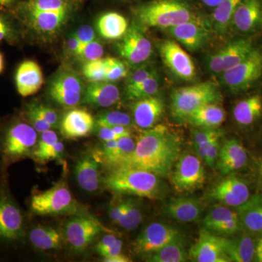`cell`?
Listing matches in <instances>:
<instances>
[{
	"mask_svg": "<svg viewBox=\"0 0 262 262\" xmlns=\"http://www.w3.org/2000/svg\"><path fill=\"white\" fill-rule=\"evenodd\" d=\"M181 138L164 125H156L139 134L135 149L113 169H139L160 177L171 173L182 151Z\"/></svg>",
	"mask_w": 262,
	"mask_h": 262,
	"instance_id": "cell-1",
	"label": "cell"
},
{
	"mask_svg": "<svg viewBox=\"0 0 262 262\" xmlns=\"http://www.w3.org/2000/svg\"><path fill=\"white\" fill-rule=\"evenodd\" d=\"M160 178L155 173L139 169H113L103 184L108 190L117 194L157 200L163 198L166 191Z\"/></svg>",
	"mask_w": 262,
	"mask_h": 262,
	"instance_id": "cell-2",
	"label": "cell"
},
{
	"mask_svg": "<svg viewBox=\"0 0 262 262\" xmlns=\"http://www.w3.org/2000/svg\"><path fill=\"white\" fill-rule=\"evenodd\" d=\"M134 15L144 27L166 29L198 18L184 0H153L137 7Z\"/></svg>",
	"mask_w": 262,
	"mask_h": 262,
	"instance_id": "cell-3",
	"label": "cell"
},
{
	"mask_svg": "<svg viewBox=\"0 0 262 262\" xmlns=\"http://www.w3.org/2000/svg\"><path fill=\"white\" fill-rule=\"evenodd\" d=\"M37 141V130L29 122H11L0 136V155L3 163L10 165L32 156Z\"/></svg>",
	"mask_w": 262,
	"mask_h": 262,
	"instance_id": "cell-4",
	"label": "cell"
},
{
	"mask_svg": "<svg viewBox=\"0 0 262 262\" xmlns=\"http://www.w3.org/2000/svg\"><path fill=\"white\" fill-rule=\"evenodd\" d=\"M170 100L172 115L178 120H185L203 105L220 102L222 94L213 82L207 81L174 90Z\"/></svg>",
	"mask_w": 262,
	"mask_h": 262,
	"instance_id": "cell-5",
	"label": "cell"
},
{
	"mask_svg": "<svg viewBox=\"0 0 262 262\" xmlns=\"http://www.w3.org/2000/svg\"><path fill=\"white\" fill-rule=\"evenodd\" d=\"M30 209L38 215H72L83 212L65 182L58 183L46 191H34Z\"/></svg>",
	"mask_w": 262,
	"mask_h": 262,
	"instance_id": "cell-6",
	"label": "cell"
},
{
	"mask_svg": "<svg viewBox=\"0 0 262 262\" xmlns=\"http://www.w3.org/2000/svg\"><path fill=\"white\" fill-rule=\"evenodd\" d=\"M103 232L114 233L96 217L82 212L71 215L66 222L63 236L66 242L75 252L82 253L87 250L98 234Z\"/></svg>",
	"mask_w": 262,
	"mask_h": 262,
	"instance_id": "cell-7",
	"label": "cell"
},
{
	"mask_svg": "<svg viewBox=\"0 0 262 262\" xmlns=\"http://www.w3.org/2000/svg\"><path fill=\"white\" fill-rule=\"evenodd\" d=\"M222 75V82L232 93L247 91L262 75V49L255 48L246 59Z\"/></svg>",
	"mask_w": 262,
	"mask_h": 262,
	"instance_id": "cell-8",
	"label": "cell"
},
{
	"mask_svg": "<svg viewBox=\"0 0 262 262\" xmlns=\"http://www.w3.org/2000/svg\"><path fill=\"white\" fill-rule=\"evenodd\" d=\"M198 155L184 152L179 155L171 173V182L178 192H192L203 187L206 172Z\"/></svg>",
	"mask_w": 262,
	"mask_h": 262,
	"instance_id": "cell-9",
	"label": "cell"
},
{
	"mask_svg": "<svg viewBox=\"0 0 262 262\" xmlns=\"http://www.w3.org/2000/svg\"><path fill=\"white\" fill-rule=\"evenodd\" d=\"M84 84L74 71L63 70L54 77L48 88V95L54 102L65 108H73L82 101Z\"/></svg>",
	"mask_w": 262,
	"mask_h": 262,
	"instance_id": "cell-10",
	"label": "cell"
},
{
	"mask_svg": "<svg viewBox=\"0 0 262 262\" xmlns=\"http://www.w3.org/2000/svg\"><path fill=\"white\" fill-rule=\"evenodd\" d=\"M5 189H0V239L15 242L25 236L24 215L10 193Z\"/></svg>",
	"mask_w": 262,
	"mask_h": 262,
	"instance_id": "cell-11",
	"label": "cell"
},
{
	"mask_svg": "<svg viewBox=\"0 0 262 262\" xmlns=\"http://www.w3.org/2000/svg\"><path fill=\"white\" fill-rule=\"evenodd\" d=\"M181 232L175 227L162 222H153L143 229L133 244L136 254L148 256L158 251Z\"/></svg>",
	"mask_w": 262,
	"mask_h": 262,
	"instance_id": "cell-12",
	"label": "cell"
},
{
	"mask_svg": "<svg viewBox=\"0 0 262 262\" xmlns=\"http://www.w3.org/2000/svg\"><path fill=\"white\" fill-rule=\"evenodd\" d=\"M162 60L168 70L179 80H195V65L187 52L173 40H164L160 46Z\"/></svg>",
	"mask_w": 262,
	"mask_h": 262,
	"instance_id": "cell-13",
	"label": "cell"
},
{
	"mask_svg": "<svg viewBox=\"0 0 262 262\" xmlns=\"http://www.w3.org/2000/svg\"><path fill=\"white\" fill-rule=\"evenodd\" d=\"M188 256L196 262H230L225 252V237L215 235L206 228L200 231Z\"/></svg>",
	"mask_w": 262,
	"mask_h": 262,
	"instance_id": "cell-14",
	"label": "cell"
},
{
	"mask_svg": "<svg viewBox=\"0 0 262 262\" xmlns=\"http://www.w3.org/2000/svg\"><path fill=\"white\" fill-rule=\"evenodd\" d=\"M120 56L132 65H139L149 59L152 53V45L142 29L132 27L127 30L119 45Z\"/></svg>",
	"mask_w": 262,
	"mask_h": 262,
	"instance_id": "cell-15",
	"label": "cell"
},
{
	"mask_svg": "<svg viewBox=\"0 0 262 262\" xmlns=\"http://www.w3.org/2000/svg\"><path fill=\"white\" fill-rule=\"evenodd\" d=\"M203 224L204 228L221 235H235L245 231L237 211L222 204L211 208Z\"/></svg>",
	"mask_w": 262,
	"mask_h": 262,
	"instance_id": "cell-16",
	"label": "cell"
},
{
	"mask_svg": "<svg viewBox=\"0 0 262 262\" xmlns=\"http://www.w3.org/2000/svg\"><path fill=\"white\" fill-rule=\"evenodd\" d=\"M208 196L220 204L237 208L246 203L251 194L244 181L231 175L212 188Z\"/></svg>",
	"mask_w": 262,
	"mask_h": 262,
	"instance_id": "cell-17",
	"label": "cell"
},
{
	"mask_svg": "<svg viewBox=\"0 0 262 262\" xmlns=\"http://www.w3.org/2000/svg\"><path fill=\"white\" fill-rule=\"evenodd\" d=\"M101 164L95 151H86L76 162V181L85 192L94 193L99 190L103 182L100 170Z\"/></svg>",
	"mask_w": 262,
	"mask_h": 262,
	"instance_id": "cell-18",
	"label": "cell"
},
{
	"mask_svg": "<svg viewBox=\"0 0 262 262\" xmlns=\"http://www.w3.org/2000/svg\"><path fill=\"white\" fill-rule=\"evenodd\" d=\"M170 35L191 51L201 50L209 39V30L201 18L168 29Z\"/></svg>",
	"mask_w": 262,
	"mask_h": 262,
	"instance_id": "cell-19",
	"label": "cell"
},
{
	"mask_svg": "<svg viewBox=\"0 0 262 262\" xmlns=\"http://www.w3.org/2000/svg\"><path fill=\"white\" fill-rule=\"evenodd\" d=\"M232 24L244 34H253L262 28V0H241L234 12Z\"/></svg>",
	"mask_w": 262,
	"mask_h": 262,
	"instance_id": "cell-20",
	"label": "cell"
},
{
	"mask_svg": "<svg viewBox=\"0 0 262 262\" xmlns=\"http://www.w3.org/2000/svg\"><path fill=\"white\" fill-rule=\"evenodd\" d=\"M96 120L87 110L72 108L62 117L60 129L66 139H77L86 137L92 132Z\"/></svg>",
	"mask_w": 262,
	"mask_h": 262,
	"instance_id": "cell-21",
	"label": "cell"
},
{
	"mask_svg": "<svg viewBox=\"0 0 262 262\" xmlns=\"http://www.w3.org/2000/svg\"><path fill=\"white\" fill-rule=\"evenodd\" d=\"M248 154L243 144L237 139L225 141L220 146L215 167L223 175L237 171L246 166Z\"/></svg>",
	"mask_w": 262,
	"mask_h": 262,
	"instance_id": "cell-22",
	"label": "cell"
},
{
	"mask_svg": "<svg viewBox=\"0 0 262 262\" xmlns=\"http://www.w3.org/2000/svg\"><path fill=\"white\" fill-rule=\"evenodd\" d=\"M134 122L141 129L151 128L157 125L165 112L163 100L157 96L137 100L132 108Z\"/></svg>",
	"mask_w": 262,
	"mask_h": 262,
	"instance_id": "cell-23",
	"label": "cell"
},
{
	"mask_svg": "<svg viewBox=\"0 0 262 262\" xmlns=\"http://www.w3.org/2000/svg\"><path fill=\"white\" fill-rule=\"evenodd\" d=\"M15 79L17 91L22 97L35 94L44 83L42 69L37 62L31 60L18 66Z\"/></svg>",
	"mask_w": 262,
	"mask_h": 262,
	"instance_id": "cell-24",
	"label": "cell"
},
{
	"mask_svg": "<svg viewBox=\"0 0 262 262\" xmlns=\"http://www.w3.org/2000/svg\"><path fill=\"white\" fill-rule=\"evenodd\" d=\"M72 10H36L24 8L26 18L33 28L44 34H53L61 28Z\"/></svg>",
	"mask_w": 262,
	"mask_h": 262,
	"instance_id": "cell-25",
	"label": "cell"
},
{
	"mask_svg": "<svg viewBox=\"0 0 262 262\" xmlns=\"http://www.w3.org/2000/svg\"><path fill=\"white\" fill-rule=\"evenodd\" d=\"M164 212L170 218L182 223H189L199 220L203 215L201 202L192 196L172 198L164 207Z\"/></svg>",
	"mask_w": 262,
	"mask_h": 262,
	"instance_id": "cell-26",
	"label": "cell"
},
{
	"mask_svg": "<svg viewBox=\"0 0 262 262\" xmlns=\"http://www.w3.org/2000/svg\"><path fill=\"white\" fill-rule=\"evenodd\" d=\"M120 90L116 84L107 81L91 82L84 89L82 103L96 107H110L118 102Z\"/></svg>",
	"mask_w": 262,
	"mask_h": 262,
	"instance_id": "cell-27",
	"label": "cell"
},
{
	"mask_svg": "<svg viewBox=\"0 0 262 262\" xmlns=\"http://www.w3.org/2000/svg\"><path fill=\"white\" fill-rule=\"evenodd\" d=\"M136 145V141L132 136H126L117 140L104 141L102 146L94 151L101 164L113 168L134 151Z\"/></svg>",
	"mask_w": 262,
	"mask_h": 262,
	"instance_id": "cell-28",
	"label": "cell"
},
{
	"mask_svg": "<svg viewBox=\"0 0 262 262\" xmlns=\"http://www.w3.org/2000/svg\"><path fill=\"white\" fill-rule=\"evenodd\" d=\"M225 110L218 103L203 105L185 118L186 121L198 128H218L225 122Z\"/></svg>",
	"mask_w": 262,
	"mask_h": 262,
	"instance_id": "cell-29",
	"label": "cell"
},
{
	"mask_svg": "<svg viewBox=\"0 0 262 262\" xmlns=\"http://www.w3.org/2000/svg\"><path fill=\"white\" fill-rule=\"evenodd\" d=\"M236 211L244 230L251 233H262V194L250 196L242 206L236 208Z\"/></svg>",
	"mask_w": 262,
	"mask_h": 262,
	"instance_id": "cell-30",
	"label": "cell"
},
{
	"mask_svg": "<svg viewBox=\"0 0 262 262\" xmlns=\"http://www.w3.org/2000/svg\"><path fill=\"white\" fill-rule=\"evenodd\" d=\"M29 239L34 248L40 251H56L63 246L64 236L58 229L50 226L37 225L29 231Z\"/></svg>",
	"mask_w": 262,
	"mask_h": 262,
	"instance_id": "cell-31",
	"label": "cell"
},
{
	"mask_svg": "<svg viewBox=\"0 0 262 262\" xmlns=\"http://www.w3.org/2000/svg\"><path fill=\"white\" fill-rule=\"evenodd\" d=\"M256 244L251 236L241 234L233 238L225 237V252L230 261L250 262L253 261Z\"/></svg>",
	"mask_w": 262,
	"mask_h": 262,
	"instance_id": "cell-32",
	"label": "cell"
},
{
	"mask_svg": "<svg viewBox=\"0 0 262 262\" xmlns=\"http://www.w3.org/2000/svg\"><path fill=\"white\" fill-rule=\"evenodd\" d=\"M262 115V97L256 94L244 98L234 106V120L241 126H249Z\"/></svg>",
	"mask_w": 262,
	"mask_h": 262,
	"instance_id": "cell-33",
	"label": "cell"
},
{
	"mask_svg": "<svg viewBox=\"0 0 262 262\" xmlns=\"http://www.w3.org/2000/svg\"><path fill=\"white\" fill-rule=\"evenodd\" d=\"M254 49L253 41L248 38L235 39L221 48L224 72L244 61Z\"/></svg>",
	"mask_w": 262,
	"mask_h": 262,
	"instance_id": "cell-34",
	"label": "cell"
},
{
	"mask_svg": "<svg viewBox=\"0 0 262 262\" xmlns=\"http://www.w3.org/2000/svg\"><path fill=\"white\" fill-rule=\"evenodd\" d=\"M187 258L185 239L180 234L158 251L146 256L144 259L149 262H184Z\"/></svg>",
	"mask_w": 262,
	"mask_h": 262,
	"instance_id": "cell-35",
	"label": "cell"
},
{
	"mask_svg": "<svg viewBox=\"0 0 262 262\" xmlns=\"http://www.w3.org/2000/svg\"><path fill=\"white\" fill-rule=\"evenodd\" d=\"M96 25L101 37L106 39H122L128 30L127 19L116 12L101 15Z\"/></svg>",
	"mask_w": 262,
	"mask_h": 262,
	"instance_id": "cell-36",
	"label": "cell"
},
{
	"mask_svg": "<svg viewBox=\"0 0 262 262\" xmlns=\"http://www.w3.org/2000/svg\"><path fill=\"white\" fill-rule=\"evenodd\" d=\"M241 2V0H222L215 7L212 14V26L215 32L220 34L227 32Z\"/></svg>",
	"mask_w": 262,
	"mask_h": 262,
	"instance_id": "cell-37",
	"label": "cell"
},
{
	"mask_svg": "<svg viewBox=\"0 0 262 262\" xmlns=\"http://www.w3.org/2000/svg\"><path fill=\"white\" fill-rule=\"evenodd\" d=\"M160 89L159 77L158 74L151 76L149 79L134 86L125 87V96L132 101L155 96Z\"/></svg>",
	"mask_w": 262,
	"mask_h": 262,
	"instance_id": "cell-38",
	"label": "cell"
},
{
	"mask_svg": "<svg viewBox=\"0 0 262 262\" xmlns=\"http://www.w3.org/2000/svg\"><path fill=\"white\" fill-rule=\"evenodd\" d=\"M124 203L123 213L117 226L125 230L132 231L137 228L142 222V212L139 203L133 198L124 200Z\"/></svg>",
	"mask_w": 262,
	"mask_h": 262,
	"instance_id": "cell-39",
	"label": "cell"
},
{
	"mask_svg": "<svg viewBox=\"0 0 262 262\" xmlns=\"http://www.w3.org/2000/svg\"><path fill=\"white\" fill-rule=\"evenodd\" d=\"M95 120L97 127H112L116 125L130 127L133 124L130 115L120 111H110L101 114Z\"/></svg>",
	"mask_w": 262,
	"mask_h": 262,
	"instance_id": "cell-40",
	"label": "cell"
},
{
	"mask_svg": "<svg viewBox=\"0 0 262 262\" xmlns=\"http://www.w3.org/2000/svg\"><path fill=\"white\" fill-rule=\"evenodd\" d=\"M103 61L106 72V81L113 82L127 77V68L121 61L113 57L103 58Z\"/></svg>",
	"mask_w": 262,
	"mask_h": 262,
	"instance_id": "cell-41",
	"label": "cell"
},
{
	"mask_svg": "<svg viewBox=\"0 0 262 262\" xmlns=\"http://www.w3.org/2000/svg\"><path fill=\"white\" fill-rule=\"evenodd\" d=\"M84 77L90 82L106 81V72L103 58L92 60L84 63L82 70Z\"/></svg>",
	"mask_w": 262,
	"mask_h": 262,
	"instance_id": "cell-42",
	"label": "cell"
},
{
	"mask_svg": "<svg viewBox=\"0 0 262 262\" xmlns=\"http://www.w3.org/2000/svg\"><path fill=\"white\" fill-rule=\"evenodd\" d=\"M26 110L35 113L38 116L48 122L53 128H56L60 125V117L56 110L46 105L38 103H29L26 105Z\"/></svg>",
	"mask_w": 262,
	"mask_h": 262,
	"instance_id": "cell-43",
	"label": "cell"
},
{
	"mask_svg": "<svg viewBox=\"0 0 262 262\" xmlns=\"http://www.w3.org/2000/svg\"><path fill=\"white\" fill-rule=\"evenodd\" d=\"M59 140L58 136L54 130H48L41 134V137L38 140L37 145L33 151L32 156L34 160H38L49 148Z\"/></svg>",
	"mask_w": 262,
	"mask_h": 262,
	"instance_id": "cell-44",
	"label": "cell"
},
{
	"mask_svg": "<svg viewBox=\"0 0 262 262\" xmlns=\"http://www.w3.org/2000/svg\"><path fill=\"white\" fill-rule=\"evenodd\" d=\"M223 131L219 128H198L192 130L193 146L204 145L208 141L218 136H223Z\"/></svg>",
	"mask_w": 262,
	"mask_h": 262,
	"instance_id": "cell-45",
	"label": "cell"
},
{
	"mask_svg": "<svg viewBox=\"0 0 262 262\" xmlns=\"http://www.w3.org/2000/svg\"><path fill=\"white\" fill-rule=\"evenodd\" d=\"M103 55V48L101 42L96 39L91 41L87 44L83 45L81 48L78 57L83 58L85 61H92V60L99 59L102 58Z\"/></svg>",
	"mask_w": 262,
	"mask_h": 262,
	"instance_id": "cell-46",
	"label": "cell"
},
{
	"mask_svg": "<svg viewBox=\"0 0 262 262\" xmlns=\"http://www.w3.org/2000/svg\"><path fill=\"white\" fill-rule=\"evenodd\" d=\"M157 74H158L157 71L151 66L139 67L133 72L130 75L127 76L126 86H134L141 83Z\"/></svg>",
	"mask_w": 262,
	"mask_h": 262,
	"instance_id": "cell-47",
	"label": "cell"
},
{
	"mask_svg": "<svg viewBox=\"0 0 262 262\" xmlns=\"http://www.w3.org/2000/svg\"><path fill=\"white\" fill-rule=\"evenodd\" d=\"M222 136H218L211 139L205 144L206 146V158L204 162L211 168H214L218 159L220 149V139Z\"/></svg>",
	"mask_w": 262,
	"mask_h": 262,
	"instance_id": "cell-48",
	"label": "cell"
},
{
	"mask_svg": "<svg viewBox=\"0 0 262 262\" xmlns=\"http://www.w3.org/2000/svg\"><path fill=\"white\" fill-rule=\"evenodd\" d=\"M23 115L24 118L37 130V133L42 134L45 131L53 128L48 122L43 120L42 117L38 116L35 113H32V112L29 111L28 110L24 108Z\"/></svg>",
	"mask_w": 262,
	"mask_h": 262,
	"instance_id": "cell-49",
	"label": "cell"
},
{
	"mask_svg": "<svg viewBox=\"0 0 262 262\" xmlns=\"http://www.w3.org/2000/svg\"><path fill=\"white\" fill-rule=\"evenodd\" d=\"M65 147L64 144L62 141L58 140L56 144H53L51 148H49L39 158L38 162L39 163H46L50 160H58L61 158L63 154Z\"/></svg>",
	"mask_w": 262,
	"mask_h": 262,
	"instance_id": "cell-50",
	"label": "cell"
},
{
	"mask_svg": "<svg viewBox=\"0 0 262 262\" xmlns=\"http://www.w3.org/2000/svg\"><path fill=\"white\" fill-rule=\"evenodd\" d=\"M74 34L82 46L96 39L94 29L89 25L82 26L74 33Z\"/></svg>",
	"mask_w": 262,
	"mask_h": 262,
	"instance_id": "cell-51",
	"label": "cell"
},
{
	"mask_svg": "<svg viewBox=\"0 0 262 262\" xmlns=\"http://www.w3.org/2000/svg\"><path fill=\"white\" fill-rule=\"evenodd\" d=\"M117 237L115 233H107L103 235L101 239L98 241L97 245L95 247L96 252L101 255L103 251H106L117 241Z\"/></svg>",
	"mask_w": 262,
	"mask_h": 262,
	"instance_id": "cell-52",
	"label": "cell"
},
{
	"mask_svg": "<svg viewBox=\"0 0 262 262\" xmlns=\"http://www.w3.org/2000/svg\"><path fill=\"white\" fill-rule=\"evenodd\" d=\"M124 207H125L124 200L120 201L119 203H114L110 206L108 215H110V218L112 222L115 225H118L122 213H123Z\"/></svg>",
	"mask_w": 262,
	"mask_h": 262,
	"instance_id": "cell-53",
	"label": "cell"
},
{
	"mask_svg": "<svg viewBox=\"0 0 262 262\" xmlns=\"http://www.w3.org/2000/svg\"><path fill=\"white\" fill-rule=\"evenodd\" d=\"M98 136L103 142L104 141L117 140L120 139V136L117 135L116 133L108 127H98Z\"/></svg>",
	"mask_w": 262,
	"mask_h": 262,
	"instance_id": "cell-54",
	"label": "cell"
},
{
	"mask_svg": "<svg viewBox=\"0 0 262 262\" xmlns=\"http://www.w3.org/2000/svg\"><path fill=\"white\" fill-rule=\"evenodd\" d=\"M122 246H123V242L121 239L117 238V241L110 248L101 253V256L103 258H106L120 254L121 253Z\"/></svg>",
	"mask_w": 262,
	"mask_h": 262,
	"instance_id": "cell-55",
	"label": "cell"
},
{
	"mask_svg": "<svg viewBox=\"0 0 262 262\" xmlns=\"http://www.w3.org/2000/svg\"><path fill=\"white\" fill-rule=\"evenodd\" d=\"M82 45L81 44L80 41L77 39L75 37V34H72L69 38L67 42V48L69 52L72 54L78 56L80 53L81 48H82Z\"/></svg>",
	"mask_w": 262,
	"mask_h": 262,
	"instance_id": "cell-56",
	"label": "cell"
},
{
	"mask_svg": "<svg viewBox=\"0 0 262 262\" xmlns=\"http://www.w3.org/2000/svg\"><path fill=\"white\" fill-rule=\"evenodd\" d=\"M13 29L8 20L0 16V41L8 39L12 36Z\"/></svg>",
	"mask_w": 262,
	"mask_h": 262,
	"instance_id": "cell-57",
	"label": "cell"
},
{
	"mask_svg": "<svg viewBox=\"0 0 262 262\" xmlns=\"http://www.w3.org/2000/svg\"><path fill=\"white\" fill-rule=\"evenodd\" d=\"M112 129L120 138L131 136V130L129 127L124 126V125H116V126L112 127Z\"/></svg>",
	"mask_w": 262,
	"mask_h": 262,
	"instance_id": "cell-58",
	"label": "cell"
},
{
	"mask_svg": "<svg viewBox=\"0 0 262 262\" xmlns=\"http://www.w3.org/2000/svg\"><path fill=\"white\" fill-rule=\"evenodd\" d=\"M103 261L105 262H129L131 261L130 258L127 257L125 255L117 254L116 256H111V257L103 258Z\"/></svg>",
	"mask_w": 262,
	"mask_h": 262,
	"instance_id": "cell-59",
	"label": "cell"
},
{
	"mask_svg": "<svg viewBox=\"0 0 262 262\" xmlns=\"http://www.w3.org/2000/svg\"><path fill=\"white\" fill-rule=\"evenodd\" d=\"M255 261L262 262V237L258 239L256 244V251H255Z\"/></svg>",
	"mask_w": 262,
	"mask_h": 262,
	"instance_id": "cell-60",
	"label": "cell"
},
{
	"mask_svg": "<svg viewBox=\"0 0 262 262\" xmlns=\"http://www.w3.org/2000/svg\"><path fill=\"white\" fill-rule=\"evenodd\" d=\"M201 1L207 7L215 8V6L220 4L222 0H201Z\"/></svg>",
	"mask_w": 262,
	"mask_h": 262,
	"instance_id": "cell-61",
	"label": "cell"
},
{
	"mask_svg": "<svg viewBox=\"0 0 262 262\" xmlns=\"http://www.w3.org/2000/svg\"><path fill=\"white\" fill-rule=\"evenodd\" d=\"M15 1H16V0H0V6H10V5H13Z\"/></svg>",
	"mask_w": 262,
	"mask_h": 262,
	"instance_id": "cell-62",
	"label": "cell"
},
{
	"mask_svg": "<svg viewBox=\"0 0 262 262\" xmlns=\"http://www.w3.org/2000/svg\"><path fill=\"white\" fill-rule=\"evenodd\" d=\"M258 173L259 176V178L261 179L262 182V158L259 160L258 164Z\"/></svg>",
	"mask_w": 262,
	"mask_h": 262,
	"instance_id": "cell-63",
	"label": "cell"
},
{
	"mask_svg": "<svg viewBox=\"0 0 262 262\" xmlns=\"http://www.w3.org/2000/svg\"><path fill=\"white\" fill-rule=\"evenodd\" d=\"M3 70H4V58L3 54L0 53V74L3 72Z\"/></svg>",
	"mask_w": 262,
	"mask_h": 262,
	"instance_id": "cell-64",
	"label": "cell"
}]
</instances>
